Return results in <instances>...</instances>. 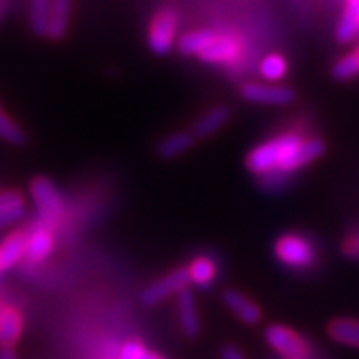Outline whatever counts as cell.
<instances>
[{"mask_svg": "<svg viewBox=\"0 0 359 359\" xmlns=\"http://www.w3.org/2000/svg\"><path fill=\"white\" fill-rule=\"evenodd\" d=\"M325 154V143L316 137L301 140L283 134L255 147L246 158V167L255 175H288Z\"/></svg>", "mask_w": 359, "mask_h": 359, "instance_id": "1", "label": "cell"}, {"mask_svg": "<svg viewBox=\"0 0 359 359\" xmlns=\"http://www.w3.org/2000/svg\"><path fill=\"white\" fill-rule=\"evenodd\" d=\"M29 194H32V200L41 215V222L53 227L57 218L62 213V198L52 180L46 176H37L29 184Z\"/></svg>", "mask_w": 359, "mask_h": 359, "instance_id": "2", "label": "cell"}, {"mask_svg": "<svg viewBox=\"0 0 359 359\" xmlns=\"http://www.w3.org/2000/svg\"><path fill=\"white\" fill-rule=\"evenodd\" d=\"M178 32V15L170 8L158 11L149 28V48L156 55H167L172 50Z\"/></svg>", "mask_w": 359, "mask_h": 359, "instance_id": "3", "label": "cell"}, {"mask_svg": "<svg viewBox=\"0 0 359 359\" xmlns=\"http://www.w3.org/2000/svg\"><path fill=\"white\" fill-rule=\"evenodd\" d=\"M277 259L292 268H308L316 260V250L306 238L299 235H284L275 244Z\"/></svg>", "mask_w": 359, "mask_h": 359, "instance_id": "4", "label": "cell"}, {"mask_svg": "<svg viewBox=\"0 0 359 359\" xmlns=\"http://www.w3.org/2000/svg\"><path fill=\"white\" fill-rule=\"evenodd\" d=\"M264 339L275 352L286 359H304L308 355V345L297 332L283 325H269L264 330Z\"/></svg>", "mask_w": 359, "mask_h": 359, "instance_id": "5", "label": "cell"}, {"mask_svg": "<svg viewBox=\"0 0 359 359\" xmlns=\"http://www.w3.org/2000/svg\"><path fill=\"white\" fill-rule=\"evenodd\" d=\"M191 283L189 268H180L172 273L161 277L160 280H156L154 284H151L149 288H145V292L142 293V301L149 306H154V304L165 301L167 297L175 295V293L182 292L184 288H187Z\"/></svg>", "mask_w": 359, "mask_h": 359, "instance_id": "6", "label": "cell"}, {"mask_svg": "<svg viewBox=\"0 0 359 359\" xmlns=\"http://www.w3.org/2000/svg\"><path fill=\"white\" fill-rule=\"evenodd\" d=\"M242 97L251 103L284 107L295 100V92L288 86L273 83H246L242 86Z\"/></svg>", "mask_w": 359, "mask_h": 359, "instance_id": "7", "label": "cell"}, {"mask_svg": "<svg viewBox=\"0 0 359 359\" xmlns=\"http://www.w3.org/2000/svg\"><path fill=\"white\" fill-rule=\"evenodd\" d=\"M53 250L52 227L44 222H39L28 231V250H26V260L32 264H39L50 257Z\"/></svg>", "mask_w": 359, "mask_h": 359, "instance_id": "8", "label": "cell"}, {"mask_svg": "<svg viewBox=\"0 0 359 359\" xmlns=\"http://www.w3.org/2000/svg\"><path fill=\"white\" fill-rule=\"evenodd\" d=\"M176 304H178V317L182 330L187 337H196L200 334V316L198 308L194 303L193 293L189 288H184L176 293Z\"/></svg>", "mask_w": 359, "mask_h": 359, "instance_id": "9", "label": "cell"}, {"mask_svg": "<svg viewBox=\"0 0 359 359\" xmlns=\"http://www.w3.org/2000/svg\"><path fill=\"white\" fill-rule=\"evenodd\" d=\"M222 299L224 304L227 306V310L235 313L242 323H246V325H257V323L260 321L262 310H260L251 299H248L244 293L236 292V290H226Z\"/></svg>", "mask_w": 359, "mask_h": 359, "instance_id": "10", "label": "cell"}, {"mask_svg": "<svg viewBox=\"0 0 359 359\" xmlns=\"http://www.w3.org/2000/svg\"><path fill=\"white\" fill-rule=\"evenodd\" d=\"M28 250V231L11 233L0 244V271L17 266L22 259H26Z\"/></svg>", "mask_w": 359, "mask_h": 359, "instance_id": "11", "label": "cell"}, {"mask_svg": "<svg viewBox=\"0 0 359 359\" xmlns=\"http://www.w3.org/2000/svg\"><path fill=\"white\" fill-rule=\"evenodd\" d=\"M22 334V317L11 306L0 308V346L13 348Z\"/></svg>", "mask_w": 359, "mask_h": 359, "instance_id": "12", "label": "cell"}, {"mask_svg": "<svg viewBox=\"0 0 359 359\" xmlns=\"http://www.w3.org/2000/svg\"><path fill=\"white\" fill-rule=\"evenodd\" d=\"M26 215V202L19 191H2L0 193V229L10 224L19 222Z\"/></svg>", "mask_w": 359, "mask_h": 359, "instance_id": "13", "label": "cell"}, {"mask_svg": "<svg viewBox=\"0 0 359 359\" xmlns=\"http://www.w3.org/2000/svg\"><path fill=\"white\" fill-rule=\"evenodd\" d=\"M72 0H52V11L48 20L46 37L52 41H61L70 26Z\"/></svg>", "mask_w": 359, "mask_h": 359, "instance_id": "14", "label": "cell"}, {"mask_svg": "<svg viewBox=\"0 0 359 359\" xmlns=\"http://www.w3.org/2000/svg\"><path fill=\"white\" fill-rule=\"evenodd\" d=\"M229 118H231V110L227 109L226 104L215 107V109H211L209 112L203 114L202 118L194 123L193 134L196 137L211 136V134L218 133L222 127H226Z\"/></svg>", "mask_w": 359, "mask_h": 359, "instance_id": "15", "label": "cell"}, {"mask_svg": "<svg viewBox=\"0 0 359 359\" xmlns=\"http://www.w3.org/2000/svg\"><path fill=\"white\" fill-rule=\"evenodd\" d=\"M236 55H238V44L235 39L218 35L213 44L205 48L198 57L209 65H217V62H231Z\"/></svg>", "mask_w": 359, "mask_h": 359, "instance_id": "16", "label": "cell"}, {"mask_svg": "<svg viewBox=\"0 0 359 359\" xmlns=\"http://www.w3.org/2000/svg\"><path fill=\"white\" fill-rule=\"evenodd\" d=\"M328 336L339 345L359 348V321L358 319H348V317L334 319L328 325Z\"/></svg>", "mask_w": 359, "mask_h": 359, "instance_id": "17", "label": "cell"}, {"mask_svg": "<svg viewBox=\"0 0 359 359\" xmlns=\"http://www.w3.org/2000/svg\"><path fill=\"white\" fill-rule=\"evenodd\" d=\"M336 35L339 43H350L359 35V0H346Z\"/></svg>", "mask_w": 359, "mask_h": 359, "instance_id": "18", "label": "cell"}, {"mask_svg": "<svg viewBox=\"0 0 359 359\" xmlns=\"http://www.w3.org/2000/svg\"><path fill=\"white\" fill-rule=\"evenodd\" d=\"M218 34H215L213 29H196L191 34H185L180 37L178 50L184 55H200V53L213 44Z\"/></svg>", "mask_w": 359, "mask_h": 359, "instance_id": "19", "label": "cell"}, {"mask_svg": "<svg viewBox=\"0 0 359 359\" xmlns=\"http://www.w3.org/2000/svg\"><path fill=\"white\" fill-rule=\"evenodd\" d=\"M194 134L189 130H182V133L170 134L167 136L163 142L158 145V154L161 158H167V160H172V158H178L182 154L189 151L194 143Z\"/></svg>", "mask_w": 359, "mask_h": 359, "instance_id": "20", "label": "cell"}, {"mask_svg": "<svg viewBox=\"0 0 359 359\" xmlns=\"http://www.w3.org/2000/svg\"><path fill=\"white\" fill-rule=\"evenodd\" d=\"M50 11H52V0H29V24L34 34L39 37H46Z\"/></svg>", "mask_w": 359, "mask_h": 359, "instance_id": "21", "label": "cell"}, {"mask_svg": "<svg viewBox=\"0 0 359 359\" xmlns=\"http://www.w3.org/2000/svg\"><path fill=\"white\" fill-rule=\"evenodd\" d=\"M189 275L191 283L200 286V288H205L217 277V264L209 257H198L191 262Z\"/></svg>", "mask_w": 359, "mask_h": 359, "instance_id": "22", "label": "cell"}, {"mask_svg": "<svg viewBox=\"0 0 359 359\" xmlns=\"http://www.w3.org/2000/svg\"><path fill=\"white\" fill-rule=\"evenodd\" d=\"M259 70L260 76L264 77L266 81H269V83H277V81H280L286 76V72H288V62H286V59H284L283 55H279V53H269V55H266L264 59H262Z\"/></svg>", "mask_w": 359, "mask_h": 359, "instance_id": "23", "label": "cell"}, {"mask_svg": "<svg viewBox=\"0 0 359 359\" xmlns=\"http://www.w3.org/2000/svg\"><path fill=\"white\" fill-rule=\"evenodd\" d=\"M0 140L10 145H24L26 133L6 112L0 110Z\"/></svg>", "mask_w": 359, "mask_h": 359, "instance_id": "24", "label": "cell"}, {"mask_svg": "<svg viewBox=\"0 0 359 359\" xmlns=\"http://www.w3.org/2000/svg\"><path fill=\"white\" fill-rule=\"evenodd\" d=\"M334 77L337 81H348L352 77H355L359 74V62L355 61L354 53H348V55L341 57L339 61L336 62V67L332 70Z\"/></svg>", "mask_w": 359, "mask_h": 359, "instance_id": "25", "label": "cell"}, {"mask_svg": "<svg viewBox=\"0 0 359 359\" xmlns=\"http://www.w3.org/2000/svg\"><path fill=\"white\" fill-rule=\"evenodd\" d=\"M119 359H165L163 355L156 354V352H151L147 350L142 343L137 341H128L125 343L121 352H119Z\"/></svg>", "mask_w": 359, "mask_h": 359, "instance_id": "26", "label": "cell"}, {"mask_svg": "<svg viewBox=\"0 0 359 359\" xmlns=\"http://www.w3.org/2000/svg\"><path fill=\"white\" fill-rule=\"evenodd\" d=\"M220 359H246V358H244V354H242L241 350L236 348V346L227 345L224 346L222 352H220Z\"/></svg>", "mask_w": 359, "mask_h": 359, "instance_id": "27", "label": "cell"}, {"mask_svg": "<svg viewBox=\"0 0 359 359\" xmlns=\"http://www.w3.org/2000/svg\"><path fill=\"white\" fill-rule=\"evenodd\" d=\"M0 359H17L13 348H6V346H0Z\"/></svg>", "mask_w": 359, "mask_h": 359, "instance_id": "28", "label": "cell"}, {"mask_svg": "<svg viewBox=\"0 0 359 359\" xmlns=\"http://www.w3.org/2000/svg\"><path fill=\"white\" fill-rule=\"evenodd\" d=\"M352 53H354V57H355V61H358V62H359V46H358V48H355V52H352Z\"/></svg>", "mask_w": 359, "mask_h": 359, "instance_id": "29", "label": "cell"}, {"mask_svg": "<svg viewBox=\"0 0 359 359\" xmlns=\"http://www.w3.org/2000/svg\"><path fill=\"white\" fill-rule=\"evenodd\" d=\"M2 8H4V2H0V11H2Z\"/></svg>", "mask_w": 359, "mask_h": 359, "instance_id": "30", "label": "cell"}]
</instances>
